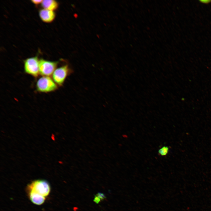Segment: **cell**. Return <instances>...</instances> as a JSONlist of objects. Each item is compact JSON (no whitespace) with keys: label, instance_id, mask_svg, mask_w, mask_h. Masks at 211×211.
<instances>
[{"label":"cell","instance_id":"obj_1","mask_svg":"<svg viewBox=\"0 0 211 211\" xmlns=\"http://www.w3.org/2000/svg\"><path fill=\"white\" fill-rule=\"evenodd\" d=\"M36 88L38 92L48 93L56 90L58 85L50 76H42L37 80Z\"/></svg>","mask_w":211,"mask_h":211},{"label":"cell","instance_id":"obj_2","mask_svg":"<svg viewBox=\"0 0 211 211\" xmlns=\"http://www.w3.org/2000/svg\"><path fill=\"white\" fill-rule=\"evenodd\" d=\"M28 191H33L44 197H46L50 191V187L46 181L38 180L33 181L27 187Z\"/></svg>","mask_w":211,"mask_h":211},{"label":"cell","instance_id":"obj_3","mask_svg":"<svg viewBox=\"0 0 211 211\" xmlns=\"http://www.w3.org/2000/svg\"><path fill=\"white\" fill-rule=\"evenodd\" d=\"M39 60L37 56L28 58L24 61L25 72L34 77H37L40 74Z\"/></svg>","mask_w":211,"mask_h":211},{"label":"cell","instance_id":"obj_4","mask_svg":"<svg viewBox=\"0 0 211 211\" xmlns=\"http://www.w3.org/2000/svg\"><path fill=\"white\" fill-rule=\"evenodd\" d=\"M58 62L51 61L43 59L39 60V70L40 74L42 76H50L56 69Z\"/></svg>","mask_w":211,"mask_h":211},{"label":"cell","instance_id":"obj_5","mask_svg":"<svg viewBox=\"0 0 211 211\" xmlns=\"http://www.w3.org/2000/svg\"><path fill=\"white\" fill-rule=\"evenodd\" d=\"M70 69L67 65L56 68L52 75V79L58 86H62L69 73Z\"/></svg>","mask_w":211,"mask_h":211},{"label":"cell","instance_id":"obj_6","mask_svg":"<svg viewBox=\"0 0 211 211\" xmlns=\"http://www.w3.org/2000/svg\"><path fill=\"white\" fill-rule=\"evenodd\" d=\"M39 16L42 21L46 23L52 22L55 17V13L54 11L45 9H42L39 11Z\"/></svg>","mask_w":211,"mask_h":211},{"label":"cell","instance_id":"obj_7","mask_svg":"<svg viewBox=\"0 0 211 211\" xmlns=\"http://www.w3.org/2000/svg\"><path fill=\"white\" fill-rule=\"evenodd\" d=\"M28 193L30 199L33 204L40 205L44 203L45 197L32 191H28Z\"/></svg>","mask_w":211,"mask_h":211},{"label":"cell","instance_id":"obj_8","mask_svg":"<svg viewBox=\"0 0 211 211\" xmlns=\"http://www.w3.org/2000/svg\"><path fill=\"white\" fill-rule=\"evenodd\" d=\"M41 4L43 8L54 11L58 6V3L54 0H43Z\"/></svg>","mask_w":211,"mask_h":211},{"label":"cell","instance_id":"obj_9","mask_svg":"<svg viewBox=\"0 0 211 211\" xmlns=\"http://www.w3.org/2000/svg\"><path fill=\"white\" fill-rule=\"evenodd\" d=\"M169 150V148L168 146H164L159 150L158 153L160 156H165L168 154Z\"/></svg>","mask_w":211,"mask_h":211},{"label":"cell","instance_id":"obj_10","mask_svg":"<svg viewBox=\"0 0 211 211\" xmlns=\"http://www.w3.org/2000/svg\"><path fill=\"white\" fill-rule=\"evenodd\" d=\"M98 197H99L102 200H103L106 198L105 195L103 193L98 192L96 195Z\"/></svg>","mask_w":211,"mask_h":211},{"label":"cell","instance_id":"obj_11","mask_svg":"<svg viewBox=\"0 0 211 211\" xmlns=\"http://www.w3.org/2000/svg\"><path fill=\"white\" fill-rule=\"evenodd\" d=\"M43 0H32L31 2L35 5H38L42 4Z\"/></svg>","mask_w":211,"mask_h":211},{"label":"cell","instance_id":"obj_12","mask_svg":"<svg viewBox=\"0 0 211 211\" xmlns=\"http://www.w3.org/2000/svg\"><path fill=\"white\" fill-rule=\"evenodd\" d=\"M93 201L97 204H98L101 201V199L96 195H95Z\"/></svg>","mask_w":211,"mask_h":211},{"label":"cell","instance_id":"obj_13","mask_svg":"<svg viewBox=\"0 0 211 211\" xmlns=\"http://www.w3.org/2000/svg\"><path fill=\"white\" fill-rule=\"evenodd\" d=\"M200 1L201 3L206 4L209 3L211 2L210 0H200Z\"/></svg>","mask_w":211,"mask_h":211}]
</instances>
